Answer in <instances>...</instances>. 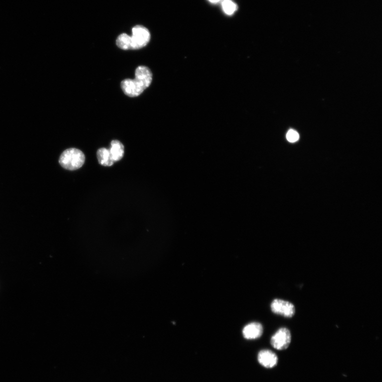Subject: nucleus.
Wrapping results in <instances>:
<instances>
[{"mask_svg":"<svg viewBox=\"0 0 382 382\" xmlns=\"http://www.w3.org/2000/svg\"><path fill=\"white\" fill-rule=\"evenodd\" d=\"M152 80V74L150 68L138 66L135 72V79H126L121 82L120 86L124 92L130 98L140 95L148 88Z\"/></svg>","mask_w":382,"mask_h":382,"instance_id":"nucleus-1","label":"nucleus"},{"mask_svg":"<svg viewBox=\"0 0 382 382\" xmlns=\"http://www.w3.org/2000/svg\"><path fill=\"white\" fill-rule=\"evenodd\" d=\"M85 162L83 152L76 148H69L60 155L59 163L64 168L74 170L80 168Z\"/></svg>","mask_w":382,"mask_h":382,"instance_id":"nucleus-2","label":"nucleus"},{"mask_svg":"<svg viewBox=\"0 0 382 382\" xmlns=\"http://www.w3.org/2000/svg\"><path fill=\"white\" fill-rule=\"evenodd\" d=\"M131 38V50H140L148 44L150 40V33L148 30L142 26L138 25L132 29Z\"/></svg>","mask_w":382,"mask_h":382,"instance_id":"nucleus-3","label":"nucleus"},{"mask_svg":"<svg viewBox=\"0 0 382 382\" xmlns=\"http://www.w3.org/2000/svg\"><path fill=\"white\" fill-rule=\"evenodd\" d=\"M292 341V334L290 330L282 328L272 336L271 344L274 348L282 350L288 348Z\"/></svg>","mask_w":382,"mask_h":382,"instance_id":"nucleus-4","label":"nucleus"},{"mask_svg":"<svg viewBox=\"0 0 382 382\" xmlns=\"http://www.w3.org/2000/svg\"><path fill=\"white\" fill-rule=\"evenodd\" d=\"M271 308L274 314L288 318H292L296 312V308L292 303L281 299L274 300L272 303Z\"/></svg>","mask_w":382,"mask_h":382,"instance_id":"nucleus-5","label":"nucleus"},{"mask_svg":"<svg viewBox=\"0 0 382 382\" xmlns=\"http://www.w3.org/2000/svg\"><path fill=\"white\" fill-rule=\"evenodd\" d=\"M258 362L266 368H272L276 366L278 359L275 353L269 350H263L258 354Z\"/></svg>","mask_w":382,"mask_h":382,"instance_id":"nucleus-6","label":"nucleus"},{"mask_svg":"<svg viewBox=\"0 0 382 382\" xmlns=\"http://www.w3.org/2000/svg\"><path fill=\"white\" fill-rule=\"evenodd\" d=\"M263 332V326L258 322L248 324L242 330L243 336L248 340H256L262 336Z\"/></svg>","mask_w":382,"mask_h":382,"instance_id":"nucleus-7","label":"nucleus"},{"mask_svg":"<svg viewBox=\"0 0 382 382\" xmlns=\"http://www.w3.org/2000/svg\"><path fill=\"white\" fill-rule=\"evenodd\" d=\"M109 150L111 157L114 162L120 160L124 158V146L118 140H112L110 144Z\"/></svg>","mask_w":382,"mask_h":382,"instance_id":"nucleus-8","label":"nucleus"},{"mask_svg":"<svg viewBox=\"0 0 382 382\" xmlns=\"http://www.w3.org/2000/svg\"><path fill=\"white\" fill-rule=\"evenodd\" d=\"M97 157L99 163L104 166H111L114 162L112 160L109 150L102 148L97 152Z\"/></svg>","mask_w":382,"mask_h":382,"instance_id":"nucleus-9","label":"nucleus"},{"mask_svg":"<svg viewBox=\"0 0 382 382\" xmlns=\"http://www.w3.org/2000/svg\"><path fill=\"white\" fill-rule=\"evenodd\" d=\"M116 43L118 48L122 50H131V38L126 34H120L117 38Z\"/></svg>","mask_w":382,"mask_h":382,"instance_id":"nucleus-10","label":"nucleus"},{"mask_svg":"<svg viewBox=\"0 0 382 382\" xmlns=\"http://www.w3.org/2000/svg\"><path fill=\"white\" fill-rule=\"evenodd\" d=\"M222 7L224 12L228 15L233 14L238 10L237 5L232 0H224Z\"/></svg>","mask_w":382,"mask_h":382,"instance_id":"nucleus-11","label":"nucleus"},{"mask_svg":"<svg viewBox=\"0 0 382 382\" xmlns=\"http://www.w3.org/2000/svg\"><path fill=\"white\" fill-rule=\"evenodd\" d=\"M286 140L290 142H295L298 140L300 136L298 132L294 130H290L286 136Z\"/></svg>","mask_w":382,"mask_h":382,"instance_id":"nucleus-12","label":"nucleus"},{"mask_svg":"<svg viewBox=\"0 0 382 382\" xmlns=\"http://www.w3.org/2000/svg\"><path fill=\"white\" fill-rule=\"evenodd\" d=\"M209 1L212 4H217L220 2V0H209Z\"/></svg>","mask_w":382,"mask_h":382,"instance_id":"nucleus-13","label":"nucleus"}]
</instances>
